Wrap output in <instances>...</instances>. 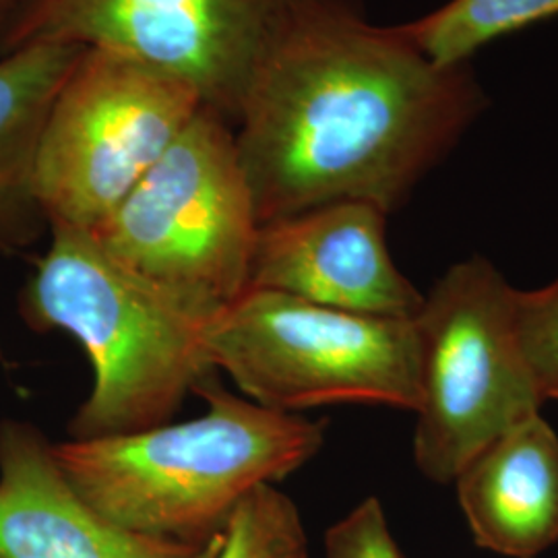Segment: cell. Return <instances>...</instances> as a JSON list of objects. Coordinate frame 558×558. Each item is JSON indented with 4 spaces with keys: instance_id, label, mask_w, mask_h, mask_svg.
Returning <instances> with one entry per match:
<instances>
[{
    "instance_id": "1",
    "label": "cell",
    "mask_w": 558,
    "mask_h": 558,
    "mask_svg": "<svg viewBox=\"0 0 558 558\" xmlns=\"http://www.w3.org/2000/svg\"><path fill=\"white\" fill-rule=\"evenodd\" d=\"M488 106L472 64L435 66L360 0H313L232 124L259 226L341 201L396 214Z\"/></svg>"
},
{
    "instance_id": "2",
    "label": "cell",
    "mask_w": 558,
    "mask_h": 558,
    "mask_svg": "<svg viewBox=\"0 0 558 558\" xmlns=\"http://www.w3.org/2000/svg\"><path fill=\"white\" fill-rule=\"evenodd\" d=\"M48 234L17 306L32 331L77 339L94 366L92 393L69 422V439L133 435L172 422L186 396L218 373L203 339L221 308L131 271L92 232L50 226Z\"/></svg>"
},
{
    "instance_id": "3",
    "label": "cell",
    "mask_w": 558,
    "mask_h": 558,
    "mask_svg": "<svg viewBox=\"0 0 558 558\" xmlns=\"http://www.w3.org/2000/svg\"><path fill=\"white\" fill-rule=\"evenodd\" d=\"M193 393L207 401L197 418L52 442L62 474L133 532L203 544L253 490L288 478L325 445V420L263 408L223 389L216 375Z\"/></svg>"
},
{
    "instance_id": "4",
    "label": "cell",
    "mask_w": 558,
    "mask_h": 558,
    "mask_svg": "<svg viewBox=\"0 0 558 558\" xmlns=\"http://www.w3.org/2000/svg\"><path fill=\"white\" fill-rule=\"evenodd\" d=\"M203 343L211 368L276 412L336 403L418 408L414 317L359 315L248 288L211 319Z\"/></svg>"
},
{
    "instance_id": "5",
    "label": "cell",
    "mask_w": 558,
    "mask_h": 558,
    "mask_svg": "<svg viewBox=\"0 0 558 558\" xmlns=\"http://www.w3.org/2000/svg\"><path fill=\"white\" fill-rule=\"evenodd\" d=\"M257 232L234 129L203 108L92 236L131 271L220 311L248 288Z\"/></svg>"
},
{
    "instance_id": "6",
    "label": "cell",
    "mask_w": 558,
    "mask_h": 558,
    "mask_svg": "<svg viewBox=\"0 0 558 558\" xmlns=\"http://www.w3.org/2000/svg\"><path fill=\"white\" fill-rule=\"evenodd\" d=\"M515 306L518 288L495 263L472 255L445 271L414 317V461L435 484H453L480 449L542 412L544 401L519 343Z\"/></svg>"
},
{
    "instance_id": "7",
    "label": "cell",
    "mask_w": 558,
    "mask_h": 558,
    "mask_svg": "<svg viewBox=\"0 0 558 558\" xmlns=\"http://www.w3.org/2000/svg\"><path fill=\"white\" fill-rule=\"evenodd\" d=\"M205 108L177 75L83 48L48 108L36 195L48 226L94 232Z\"/></svg>"
},
{
    "instance_id": "8",
    "label": "cell",
    "mask_w": 558,
    "mask_h": 558,
    "mask_svg": "<svg viewBox=\"0 0 558 558\" xmlns=\"http://www.w3.org/2000/svg\"><path fill=\"white\" fill-rule=\"evenodd\" d=\"M313 0H23L0 57L36 41L106 48L177 75L234 124L260 62Z\"/></svg>"
},
{
    "instance_id": "9",
    "label": "cell",
    "mask_w": 558,
    "mask_h": 558,
    "mask_svg": "<svg viewBox=\"0 0 558 558\" xmlns=\"http://www.w3.org/2000/svg\"><path fill=\"white\" fill-rule=\"evenodd\" d=\"M387 218L375 205L341 201L260 223L248 288L359 315L416 317L424 294L389 253Z\"/></svg>"
},
{
    "instance_id": "10",
    "label": "cell",
    "mask_w": 558,
    "mask_h": 558,
    "mask_svg": "<svg viewBox=\"0 0 558 558\" xmlns=\"http://www.w3.org/2000/svg\"><path fill=\"white\" fill-rule=\"evenodd\" d=\"M199 546L106 518L71 486L38 426L0 422V558H195Z\"/></svg>"
},
{
    "instance_id": "11",
    "label": "cell",
    "mask_w": 558,
    "mask_h": 558,
    "mask_svg": "<svg viewBox=\"0 0 558 558\" xmlns=\"http://www.w3.org/2000/svg\"><path fill=\"white\" fill-rule=\"evenodd\" d=\"M453 484L482 550L536 558L558 544V435L542 412L480 449Z\"/></svg>"
},
{
    "instance_id": "12",
    "label": "cell",
    "mask_w": 558,
    "mask_h": 558,
    "mask_svg": "<svg viewBox=\"0 0 558 558\" xmlns=\"http://www.w3.org/2000/svg\"><path fill=\"white\" fill-rule=\"evenodd\" d=\"M83 46L36 41L0 57V255L50 232L36 195V151L48 108Z\"/></svg>"
},
{
    "instance_id": "13",
    "label": "cell",
    "mask_w": 558,
    "mask_h": 558,
    "mask_svg": "<svg viewBox=\"0 0 558 558\" xmlns=\"http://www.w3.org/2000/svg\"><path fill=\"white\" fill-rule=\"evenodd\" d=\"M558 0H449L399 32L435 66L472 64L493 41L557 20Z\"/></svg>"
},
{
    "instance_id": "14",
    "label": "cell",
    "mask_w": 558,
    "mask_h": 558,
    "mask_svg": "<svg viewBox=\"0 0 558 558\" xmlns=\"http://www.w3.org/2000/svg\"><path fill=\"white\" fill-rule=\"evenodd\" d=\"M195 558H308V538L296 502L265 484L240 502Z\"/></svg>"
},
{
    "instance_id": "15",
    "label": "cell",
    "mask_w": 558,
    "mask_h": 558,
    "mask_svg": "<svg viewBox=\"0 0 558 558\" xmlns=\"http://www.w3.org/2000/svg\"><path fill=\"white\" fill-rule=\"evenodd\" d=\"M519 343L544 403L558 399V279L538 290H518Z\"/></svg>"
},
{
    "instance_id": "16",
    "label": "cell",
    "mask_w": 558,
    "mask_h": 558,
    "mask_svg": "<svg viewBox=\"0 0 558 558\" xmlns=\"http://www.w3.org/2000/svg\"><path fill=\"white\" fill-rule=\"evenodd\" d=\"M325 558H405L391 536L379 499L360 502L325 534Z\"/></svg>"
},
{
    "instance_id": "17",
    "label": "cell",
    "mask_w": 558,
    "mask_h": 558,
    "mask_svg": "<svg viewBox=\"0 0 558 558\" xmlns=\"http://www.w3.org/2000/svg\"><path fill=\"white\" fill-rule=\"evenodd\" d=\"M21 4H23V0H0V48H2V41H4L11 23L20 13Z\"/></svg>"
}]
</instances>
